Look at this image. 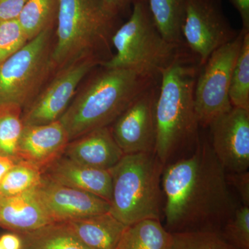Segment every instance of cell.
Wrapping results in <instances>:
<instances>
[{
  "label": "cell",
  "mask_w": 249,
  "mask_h": 249,
  "mask_svg": "<svg viewBox=\"0 0 249 249\" xmlns=\"http://www.w3.org/2000/svg\"><path fill=\"white\" fill-rule=\"evenodd\" d=\"M162 215L170 232H219L238 207L227 172L202 137L194 151L165 165Z\"/></svg>",
  "instance_id": "cell-1"
},
{
  "label": "cell",
  "mask_w": 249,
  "mask_h": 249,
  "mask_svg": "<svg viewBox=\"0 0 249 249\" xmlns=\"http://www.w3.org/2000/svg\"><path fill=\"white\" fill-rule=\"evenodd\" d=\"M200 67L188 53L160 73L155 155L164 166L194 151L200 140L194 98Z\"/></svg>",
  "instance_id": "cell-2"
},
{
  "label": "cell",
  "mask_w": 249,
  "mask_h": 249,
  "mask_svg": "<svg viewBox=\"0 0 249 249\" xmlns=\"http://www.w3.org/2000/svg\"><path fill=\"white\" fill-rule=\"evenodd\" d=\"M100 67L78 88L59 119L70 142L93 129L109 127L134 100L160 80L131 69Z\"/></svg>",
  "instance_id": "cell-3"
},
{
  "label": "cell",
  "mask_w": 249,
  "mask_h": 249,
  "mask_svg": "<svg viewBox=\"0 0 249 249\" xmlns=\"http://www.w3.org/2000/svg\"><path fill=\"white\" fill-rule=\"evenodd\" d=\"M119 20L103 0H59L53 49L57 70L88 55L107 60Z\"/></svg>",
  "instance_id": "cell-4"
},
{
  "label": "cell",
  "mask_w": 249,
  "mask_h": 249,
  "mask_svg": "<svg viewBox=\"0 0 249 249\" xmlns=\"http://www.w3.org/2000/svg\"><path fill=\"white\" fill-rule=\"evenodd\" d=\"M164 167L155 152L123 156L109 170L111 178L109 213L126 227L144 219L160 220Z\"/></svg>",
  "instance_id": "cell-5"
},
{
  "label": "cell",
  "mask_w": 249,
  "mask_h": 249,
  "mask_svg": "<svg viewBox=\"0 0 249 249\" xmlns=\"http://www.w3.org/2000/svg\"><path fill=\"white\" fill-rule=\"evenodd\" d=\"M115 53L101 65L131 69L160 77L162 71L190 53L186 47L165 40L156 25L147 0L134 3L128 19L117 28L111 40Z\"/></svg>",
  "instance_id": "cell-6"
},
{
  "label": "cell",
  "mask_w": 249,
  "mask_h": 249,
  "mask_svg": "<svg viewBox=\"0 0 249 249\" xmlns=\"http://www.w3.org/2000/svg\"><path fill=\"white\" fill-rule=\"evenodd\" d=\"M55 27L42 31L0 63V106L27 107L55 71L53 60Z\"/></svg>",
  "instance_id": "cell-7"
},
{
  "label": "cell",
  "mask_w": 249,
  "mask_h": 249,
  "mask_svg": "<svg viewBox=\"0 0 249 249\" xmlns=\"http://www.w3.org/2000/svg\"><path fill=\"white\" fill-rule=\"evenodd\" d=\"M246 32L240 31L231 42L210 55L199 69L195 85V106L200 127L207 128L218 116L232 108L229 87L232 70Z\"/></svg>",
  "instance_id": "cell-8"
},
{
  "label": "cell",
  "mask_w": 249,
  "mask_h": 249,
  "mask_svg": "<svg viewBox=\"0 0 249 249\" xmlns=\"http://www.w3.org/2000/svg\"><path fill=\"white\" fill-rule=\"evenodd\" d=\"M104 61L83 57L59 69L32 101L22 109L24 126L50 124L60 119L88 75Z\"/></svg>",
  "instance_id": "cell-9"
},
{
  "label": "cell",
  "mask_w": 249,
  "mask_h": 249,
  "mask_svg": "<svg viewBox=\"0 0 249 249\" xmlns=\"http://www.w3.org/2000/svg\"><path fill=\"white\" fill-rule=\"evenodd\" d=\"M224 14L222 0H189L183 21L182 37L185 47L204 65L214 51L238 36Z\"/></svg>",
  "instance_id": "cell-10"
},
{
  "label": "cell",
  "mask_w": 249,
  "mask_h": 249,
  "mask_svg": "<svg viewBox=\"0 0 249 249\" xmlns=\"http://www.w3.org/2000/svg\"><path fill=\"white\" fill-rule=\"evenodd\" d=\"M160 83V80L141 93L109 126L124 155L155 153L156 104Z\"/></svg>",
  "instance_id": "cell-11"
},
{
  "label": "cell",
  "mask_w": 249,
  "mask_h": 249,
  "mask_svg": "<svg viewBox=\"0 0 249 249\" xmlns=\"http://www.w3.org/2000/svg\"><path fill=\"white\" fill-rule=\"evenodd\" d=\"M207 128L210 145L226 172L248 170L249 111L232 107L214 119Z\"/></svg>",
  "instance_id": "cell-12"
},
{
  "label": "cell",
  "mask_w": 249,
  "mask_h": 249,
  "mask_svg": "<svg viewBox=\"0 0 249 249\" xmlns=\"http://www.w3.org/2000/svg\"><path fill=\"white\" fill-rule=\"evenodd\" d=\"M36 193L54 222H67L109 212V201L88 192L65 186L42 175Z\"/></svg>",
  "instance_id": "cell-13"
},
{
  "label": "cell",
  "mask_w": 249,
  "mask_h": 249,
  "mask_svg": "<svg viewBox=\"0 0 249 249\" xmlns=\"http://www.w3.org/2000/svg\"><path fill=\"white\" fill-rule=\"evenodd\" d=\"M70 142L59 120L50 124L24 126L18 142L16 160L36 165L42 171L63 155Z\"/></svg>",
  "instance_id": "cell-14"
},
{
  "label": "cell",
  "mask_w": 249,
  "mask_h": 249,
  "mask_svg": "<svg viewBox=\"0 0 249 249\" xmlns=\"http://www.w3.org/2000/svg\"><path fill=\"white\" fill-rule=\"evenodd\" d=\"M63 155L85 166L109 170L124 154L114 140L110 127H104L70 141Z\"/></svg>",
  "instance_id": "cell-15"
},
{
  "label": "cell",
  "mask_w": 249,
  "mask_h": 249,
  "mask_svg": "<svg viewBox=\"0 0 249 249\" xmlns=\"http://www.w3.org/2000/svg\"><path fill=\"white\" fill-rule=\"evenodd\" d=\"M55 182L92 193L110 201L111 178L109 170L79 164L62 155L42 171Z\"/></svg>",
  "instance_id": "cell-16"
},
{
  "label": "cell",
  "mask_w": 249,
  "mask_h": 249,
  "mask_svg": "<svg viewBox=\"0 0 249 249\" xmlns=\"http://www.w3.org/2000/svg\"><path fill=\"white\" fill-rule=\"evenodd\" d=\"M35 188L17 196L0 195V227L18 234L54 222L42 206Z\"/></svg>",
  "instance_id": "cell-17"
},
{
  "label": "cell",
  "mask_w": 249,
  "mask_h": 249,
  "mask_svg": "<svg viewBox=\"0 0 249 249\" xmlns=\"http://www.w3.org/2000/svg\"><path fill=\"white\" fill-rule=\"evenodd\" d=\"M67 223L88 249H116L126 228L109 212Z\"/></svg>",
  "instance_id": "cell-18"
},
{
  "label": "cell",
  "mask_w": 249,
  "mask_h": 249,
  "mask_svg": "<svg viewBox=\"0 0 249 249\" xmlns=\"http://www.w3.org/2000/svg\"><path fill=\"white\" fill-rule=\"evenodd\" d=\"M18 235L22 241L21 249H88L67 222L51 223Z\"/></svg>",
  "instance_id": "cell-19"
},
{
  "label": "cell",
  "mask_w": 249,
  "mask_h": 249,
  "mask_svg": "<svg viewBox=\"0 0 249 249\" xmlns=\"http://www.w3.org/2000/svg\"><path fill=\"white\" fill-rule=\"evenodd\" d=\"M170 242L160 220L147 219L126 227L116 249H168Z\"/></svg>",
  "instance_id": "cell-20"
},
{
  "label": "cell",
  "mask_w": 249,
  "mask_h": 249,
  "mask_svg": "<svg viewBox=\"0 0 249 249\" xmlns=\"http://www.w3.org/2000/svg\"><path fill=\"white\" fill-rule=\"evenodd\" d=\"M189 0H147L156 25L165 40L185 47L182 26Z\"/></svg>",
  "instance_id": "cell-21"
},
{
  "label": "cell",
  "mask_w": 249,
  "mask_h": 249,
  "mask_svg": "<svg viewBox=\"0 0 249 249\" xmlns=\"http://www.w3.org/2000/svg\"><path fill=\"white\" fill-rule=\"evenodd\" d=\"M58 6L59 0H28L17 19L28 40L55 27Z\"/></svg>",
  "instance_id": "cell-22"
},
{
  "label": "cell",
  "mask_w": 249,
  "mask_h": 249,
  "mask_svg": "<svg viewBox=\"0 0 249 249\" xmlns=\"http://www.w3.org/2000/svg\"><path fill=\"white\" fill-rule=\"evenodd\" d=\"M22 115V107L18 105L0 106V156L16 160L18 142L24 127Z\"/></svg>",
  "instance_id": "cell-23"
},
{
  "label": "cell",
  "mask_w": 249,
  "mask_h": 249,
  "mask_svg": "<svg viewBox=\"0 0 249 249\" xmlns=\"http://www.w3.org/2000/svg\"><path fill=\"white\" fill-rule=\"evenodd\" d=\"M229 95L232 107L249 111V31L244 36L232 70Z\"/></svg>",
  "instance_id": "cell-24"
},
{
  "label": "cell",
  "mask_w": 249,
  "mask_h": 249,
  "mask_svg": "<svg viewBox=\"0 0 249 249\" xmlns=\"http://www.w3.org/2000/svg\"><path fill=\"white\" fill-rule=\"evenodd\" d=\"M42 171L36 165L18 160L0 183V195L14 196L30 191L38 186Z\"/></svg>",
  "instance_id": "cell-25"
},
{
  "label": "cell",
  "mask_w": 249,
  "mask_h": 249,
  "mask_svg": "<svg viewBox=\"0 0 249 249\" xmlns=\"http://www.w3.org/2000/svg\"><path fill=\"white\" fill-rule=\"evenodd\" d=\"M168 249H237L227 242L218 231H190L171 232Z\"/></svg>",
  "instance_id": "cell-26"
},
{
  "label": "cell",
  "mask_w": 249,
  "mask_h": 249,
  "mask_svg": "<svg viewBox=\"0 0 249 249\" xmlns=\"http://www.w3.org/2000/svg\"><path fill=\"white\" fill-rule=\"evenodd\" d=\"M237 249H249V206L240 205L219 231Z\"/></svg>",
  "instance_id": "cell-27"
},
{
  "label": "cell",
  "mask_w": 249,
  "mask_h": 249,
  "mask_svg": "<svg viewBox=\"0 0 249 249\" xmlns=\"http://www.w3.org/2000/svg\"><path fill=\"white\" fill-rule=\"evenodd\" d=\"M28 42L17 19L0 22V63L12 56Z\"/></svg>",
  "instance_id": "cell-28"
},
{
  "label": "cell",
  "mask_w": 249,
  "mask_h": 249,
  "mask_svg": "<svg viewBox=\"0 0 249 249\" xmlns=\"http://www.w3.org/2000/svg\"><path fill=\"white\" fill-rule=\"evenodd\" d=\"M229 186L235 188L242 205L249 206V172L227 173Z\"/></svg>",
  "instance_id": "cell-29"
},
{
  "label": "cell",
  "mask_w": 249,
  "mask_h": 249,
  "mask_svg": "<svg viewBox=\"0 0 249 249\" xmlns=\"http://www.w3.org/2000/svg\"><path fill=\"white\" fill-rule=\"evenodd\" d=\"M28 0H0V22L18 19Z\"/></svg>",
  "instance_id": "cell-30"
},
{
  "label": "cell",
  "mask_w": 249,
  "mask_h": 249,
  "mask_svg": "<svg viewBox=\"0 0 249 249\" xmlns=\"http://www.w3.org/2000/svg\"><path fill=\"white\" fill-rule=\"evenodd\" d=\"M139 0H103L105 9L111 16L120 18L122 15H130L134 3Z\"/></svg>",
  "instance_id": "cell-31"
},
{
  "label": "cell",
  "mask_w": 249,
  "mask_h": 249,
  "mask_svg": "<svg viewBox=\"0 0 249 249\" xmlns=\"http://www.w3.org/2000/svg\"><path fill=\"white\" fill-rule=\"evenodd\" d=\"M242 21V30L249 31V0H230Z\"/></svg>",
  "instance_id": "cell-32"
},
{
  "label": "cell",
  "mask_w": 249,
  "mask_h": 249,
  "mask_svg": "<svg viewBox=\"0 0 249 249\" xmlns=\"http://www.w3.org/2000/svg\"><path fill=\"white\" fill-rule=\"evenodd\" d=\"M0 245L4 249H21L22 241L18 234L6 233L0 236Z\"/></svg>",
  "instance_id": "cell-33"
},
{
  "label": "cell",
  "mask_w": 249,
  "mask_h": 249,
  "mask_svg": "<svg viewBox=\"0 0 249 249\" xmlns=\"http://www.w3.org/2000/svg\"><path fill=\"white\" fill-rule=\"evenodd\" d=\"M17 160L12 157L0 156V183L6 174L14 166Z\"/></svg>",
  "instance_id": "cell-34"
},
{
  "label": "cell",
  "mask_w": 249,
  "mask_h": 249,
  "mask_svg": "<svg viewBox=\"0 0 249 249\" xmlns=\"http://www.w3.org/2000/svg\"><path fill=\"white\" fill-rule=\"evenodd\" d=\"M0 249H4L2 248V247H1V245H0Z\"/></svg>",
  "instance_id": "cell-35"
}]
</instances>
